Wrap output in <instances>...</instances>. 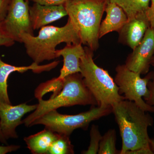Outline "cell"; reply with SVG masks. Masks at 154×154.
I'll list each match as a JSON object with an SVG mask.
<instances>
[{
	"label": "cell",
	"mask_w": 154,
	"mask_h": 154,
	"mask_svg": "<svg viewBox=\"0 0 154 154\" xmlns=\"http://www.w3.org/2000/svg\"><path fill=\"white\" fill-rule=\"evenodd\" d=\"M149 89L148 95L143 99L148 105L154 106V72L147 85Z\"/></svg>",
	"instance_id": "7402d4cb"
},
{
	"label": "cell",
	"mask_w": 154,
	"mask_h": 154,
	"mask_svg": "<svg viewBox=\"0 0 154 154\" xmlns=\"http://www.w3.org/2000/svg\"><path fill=\"white\" fill-rule=\"evenodd\" d=\"M112 106L122 140L119 154L140 149H151L148 129L153 125L154 120L149 112L127 100L116 103Z\"/></svg>",
	"instance_id": "6da1fadb"
},
{
	"label": "cell",
	"mask_w": 154,
	"mask_h": 154,
	"mask_svg": "<svg viewBox=\"0 0 154 154\" xmlns=\"http://www.w3.org/2000/svg\"><path fill=\"white\" fill-rule=\"evenodd\" d=\"M84 48L85 53L80 61V73L98 106L112 105L125 100L124 96L119 94L118 86L108 72L94 62V51L86 46Z\"/></svg>",
	"instance_id": "5b68a950"
},
{
	"label": "cell",
	"mask_w": 154,
	"mask_h": 154,
	"mask_svg": "<svg viewBox=\"0 0 154 154\" xmlns=\"http://www.w3.org/2000/svg\"><path fill=\"white\" fill-rule=\"evenodd\" d=\"M37 105H28L26 103L17 105L0 103V126L6 140L18 138L16 128L23 124L22 117L36 110Z\"/></svg>",
	"instance_id": "30bf717a"
},
{
	"label": "cell",
	"mask_w": 154,
	"mask_h": 154,
	"mask_svg": "<svg viewBox=\"0 0 154 154\" xmlns=\"http://www.w3.org/2000/svg\"><path fill=\"white\" fill-rule=\"evenodd\" d=\"M151 0H108L115 3L125 12L128 20L140 14H145L149 7Z\"/></svg>",
	"instance_id": "e0dca14e"
},
{
	"label": "cell",
	"mask_w": 154,
	"mask_h": 154,
	"mask_svg": "<svg viewBox=\"0 0 154 154\" xmlns=\"http://www.w3.org/2000/svg\"><path fill=\"white\" fill-rule=\"evenodd\" d=\"M20 39L21 43H24L27 54L38 64L57 58L56 49L60 43H82L78 31L69 18L63 27L44 26L40 28L37 36L22 33Z\"/></svg>",
	"instance_id": "7a4b0ae2"
},
{
	"label": "cell",
	"mask_w": 154,
	"mask_h": 154,
	"mask_svg": "<svg viewBox=\"0 0 154 154\" xmlns=\"http://www.w3.org/2000/svg\"><path fill=\"white\" fill-rule=\"evenodd\" d=\"M60 61H54L51 63L39 65L33 62L28 66H17L5 62L0 57V103L11 104L8 92V80L9 76L14 72L23 73L31 70L35 73L48 72L55 68Z\"/></svg>",
	"instance_id": "8fae6325"
},
{
	"label": "cell",
	"mask_w": 154,
	"mask_h": 154,
	"mask_svg": "<svg viewBox=\"0 0 154 154\" xmlns=\"http://www.w3.org/2000/svg\"><path fill=\"white\" fill-rule=\"evenodd\" d=\"M151 66L154 67V54L152 58L151 61Z\"/></svg>",
	"instance_id": "f546056e"
},
{
	"label": "cell",
	"mask_w": 154,
	"mask_h": 154,
	"mask_svg": "<svg viewBox=\"0 0 154 154\" xmlns=\"http://www.w3.org/2000/svg\"><path fill=\"white\" fill-rule=\"evenodd\" d=\"M149 24L145 14L129 19L119 32V42L134 50L140 43Z\"/></svg>",
	"instance_id": "7c38bea8"
},
{
	"label": "cell",
	"mask_w": 154,
	"mask_h": 154,
	"mask_svg": "<svg viewBox=\"0 0 154 154\" xmlns=\"http://www.w3.org/2000/svg\"><path fill=\"white\" fill-rule=\"evenodd\" d=\"M154 54V32L149 27L139 44L127 57L125 65L141 75L149 72Z\"/></svg>",
	"instance_id": "9c48e42d"
},
{
	"label": "cell",
	"mask_w": 154,
	"mask_h": 154,
	"mask_svg": "<svg viewBox=\"0 0 154 154\" xmlns=\"http://www.w3.org/2000/svg\"><path fill=\"white\" fill-rule=\"evenodd\" d=\"M26 1H29V0H26Z\"/></svg>",
	"instance_id": "d6a6232c"
},
{
	"label": "cell",
	"mask_w": 154,
	"mask_h": 154,
	"mask_svg": "<svg viewBox=\"0 0 154 154\" xmlns=\"http://www.w3.org/2000/svg\"><path fill=\"white\" fill-rule=\"evenodd\" d=\"M21 146L16 145L0 146V154H6L11 152H15L19 149Z\"/></svg>",
	"instance_id": "484cf974"
},
{
	"label": "cell",
	"mask_w": 154,
	"mask_h": 154,
	"mask_svg": "<svg viewBox=\"0 0 154 154\" xmlns=\"http://www.w3.org/2000/svg\"><path fill=\"white\" fill-rule=\"evenodd\" d=\"M85 53V48L82 43L66 45L65 47L56 51L57 58L63 57V64L61 69L60 74L57 77L59 79L63 80L69 75L80 73L81 57Z\"/></svg>",
	"instance_id": "5bb4252c"
},
{
	"label": "cell",
	"mask_w": 154,
	"mask_h": 154,
	"mask_svg": "<svg viewBox=\"0 0 154 154\" xmlns=\"http://www.w3.org/2000/svg\"><path fill=\"white\" fill-rule=\"evenodd\" d=\"M126 154H154L151 149H142L127 152Z\"/></svg>",
	"instance_id": "4316f807"
},
{
	"label": "cell",
	"mask_w": 154,
	"mask_h": 154,
	"mask_svg": "<svg viewBox=\"0 0 154 154\" xmlns=\"http://www.w3.org/2000/svg\"><path fill=\"white\" fill-rule=\"evenodd\" d=\"M114 82L120 95L124 94L125 100L134 102L142 110L154 113V106L148 105L143 99L148 95L147 85L153 72L148 73L144 78L140 75L130 70L125 64L119 65L116 68Z\"/></svg>",
	"instance_id": "52a82bcc"
},
{
	"label": "cell",
	"mask_w": 154,
	"mask_h": 154,
	"mask_svg": "<svg viewBox=\"0 0 154 154\" xmlns=\"http://www.w3.org/2000/svg\"><path fill=\"white\" fill-rule=\"evenodd\" d=\"M116 134L115 129H109L102 136L99 144V154H119L116 148Z\"/></svg>",
	"instance_id": "d6986e66"
},
{
	"label": "cell",
	"mask_w": 154,
	"mask_h": 154,
	"mask_svg": "<svg viewBox=\"0 0 154 154\" xmlns=\"http://www.w3.org/2000/svg\"><path fill=\"white\" fill-rule=\"evenodd\" d=\"M112 112V105L91 106L88 111L75 115L61 114L57 110H53L37 119L30 126L42 125L53 132L70 136L75 130L81 128L87 130L92 122Z\"/></svg>",
	"instance_id": "8992f818"
},
{
	"label": "cell",
	"mask_w": 154,
	"mask_h": 154,
	"mask_svg": "<svg viewBox=\"0 0 154 154\" xmlns=\"http://www.w3.org/2000/svg\"><path fill=\"white\" fill-rule=\"evenodd\" d=\"M29 1L12 0L5 19L2 22L4 30L15 42H21L22 33L34 35L29 14Z\"/></svg>",
	"instance_id": "ba28073f"
},
{
	"label": "cell",
	"mask_w": 154,
	"mask_h": 154,
	"mask_svg": "<svg viewBox=\"0 0 154 154\" xmlns=\"http://www.w3.org/2000/svg\"><path fill=\"white\" fill-rule=\"evenodd\" d=\"M149 144L150 148L154 154V138H150Z\"/></svg>",
	"instance_id": "f1b7e54d"
},
{
	"label": "cell",
	"mask_w": 154,
	"mask_h": 154,
	"mask_svg": "<svg viewBox=\"0 0 154 154\" xmlns=\"http://www.w3.org/2000/svg\"><path fill=\"white\" fill-rule=\"evenodd\" d=\"M105 11L106 17L101 22L99 28V39L113 31L119 33L128 21L125 12L115 3H107Z\"/></svg>",
	"instance_id": "9a60e30c"
},
{
	"label": "cell",
	"mask_w": 154,
	"mask_h": 154,
	"mask_svg": "<svg viewBox=\"0 0 154 154\" xmlns=\"http://www.w3.org/2000/svg\"><path fill=\"white\" fill-rule=\"evenodd\" d=\"M66 135L58 134L57 137L53 142L47 154H73L74 146Z\"/></svg>",
	"instance_id": "ac0fdd59"
},
{
	"label": "cell",
	"mask_w": 154,
	"mask_h": 154,
	"mask_svg": "<svg viewBox=\"0 0 154 154\" xmlns=\"http://www.w3.org/2000/svg\"><path fill=\"white\" fill-rule=\"evenodd\" d=\"M106 0H67L63 5L82 44L93 51L99 47V30Z\"/></svg>",
	"instance_id": "3957f363"
},
{
	"label": "cell",
	"mask_w": 154,
	"mask_h": 154,
	"mask_svg": "<svg viewBox=\"0 0 154 154\" xmlns=\"http://www.w3.org/2000/svg\"><path fill=\"white\" fill-rule=\"evenodd\" d=\"M146 15L149 24V27L154 32V4L149 6L146 12Z\"/></svg>",
	"instance_id": "d4e9b609"
},
{
	"label": "cell",
	"mask_w": 154,
	"mask_h": 154,
	"mask_svg": "<svg viewBox=\"0 0 154 154\" xmlns=\"http://www.w3.org/2000/svg\"><path fill=\"white\" fill-rule=\"evenodd\" d=\"M151 5H154V0H151Z\"/></svg>",
	"instance_id": "4dcf8cb0"
},
{
	"label": "cell",
	"mask_w": 154,
	"mask_h": 154,
	"mask_svg": "<svg viewBox=\"0 0 154 154\" xmlns=\"http://www.w3.org/2000/svg\"><path fill=\"white\" fill-rule=\"evenodd\" d=\"M29 14L33 30L40 29L67 16L63 5L45 6L35 3L30 7Z\"/></svg>",
	"instance_id": "4fadbf2b"
},
{
	"label": "cell",
	"mask_w": 154,
	"mask_h": 154,
	"mask_svg": "<svg viewBox=\"0 0 154 154\" xmlns=\"http://www.w3.org/2000/svg\"><path fill=\"white\" fill-rule=\"evenodd\" d=\"M106 1H107V3H108V0H106Z\"/></svg>",
	"instance_id": "1f68e13d"
},
{
	"label": "cell",
	"mask_w": 154,
	"mask_h": 154,
	"mask_svg": "<svg viewBox=\"0 0 154 154\" xmlns=\"http://www.w3.org/2000/svg\"><path fill=\"white\" fill-rule=\"evenodd\" d=\"M34 3L45 6L63 5L67 0H29Z\"/></svg>",
	"instance_id": "cb8c5ba5"
},
{
	"label": "cell",
	"mask_w": 154,
	"mask_h": 154,
	"mask_svg": "<svg viewBox=\"0 0 154 154\" xmlns=\"http://www.w3.org/2000/svg\"><path fill=\"white\" fill-rule=\"evenodd\" d=\"M58 133L45 128L35 134L24 138L27 148L33 154H47L49 148L57 137Z\"/></svg>",
	"instance_id": "2e32d148"
},
{
	"label": "cell",
	"mask_w": 154,
	"mask_h": 154,
	"mask_svg": "<svg viewBox=\"0 0 154 154\" xmlns=\"http://www.w3.org/2000/svg\"><path fill=\"white\" fill-rule=\"evenodd\" d=\"M37 107L30 115L22 120L25 126L31 124L39 117L50 111L61 107L74 105L98 106L94 96L85 85L80 73L69 75L64 79L63 85L60 92L48 100H38Z\"/></svg>",
	"instance_id": "277c9868"
},
{
	"label": "cell",
	"mask_w": 154,
	"mask_h": 154,
	"mask_svg": "<svg viewBox=\"0 0 154 154\" xmlns=\"http://www.w3.org/2000/svg\"><path fill=\"white\" fill-rule=\"evenodd\" d=\"M90 145L87 150L83 151L82 154H97L99 151V144L102 136L101 134L99 127L95 124L92 125L90 131Z\"/></svg>",
	"instance_id": "ffe728a7"
},
{
	"label": "cell",
	"mask_w": 154,
	"mask_h": 154,
	"mask_svg": "<svg viewBox=\"0 0 154 154\" xmlns=\"http://www.w3.org/2000/svg\"><path fill=\"white\" fill-rule=\"evenodd\" d=\"M15 42L7 34L4 30L2 22L0 23V47H11L15 44Z\"/></svg>",
	"instance_id": "44dd1931"
},
{
	"label": "cell",
	"mask_w": 154,
	"mask_h": 154,
	"mask_svg": "<svg viewBox=\"0 0 154 154\" xmlns=\"http://www.w3.org/2000/svg\"><path fill=\"white\" fill-rule=\"evenodd\" d=\"M12 0H0V23L5 19Z\"/></svg>",
	"instance_id": "603a6c76"
},
{
	"label": "cell",
	"mask_w": 154,
	"mask_h": 154,
	"mask_svg": "<svg viewBox=\"0 0 154 154\" xmlns=\"http://www.w3.org/2000/svg\"><path fill=\"white\" fill-rule=\"evenodd\" d=\"M0 143L8 145V142L7 140H6L5 138L4 137L2 132V130H1V126H0Z\"/></svg>",
	"instance_id": "83f0119b"
}]
</instances>
